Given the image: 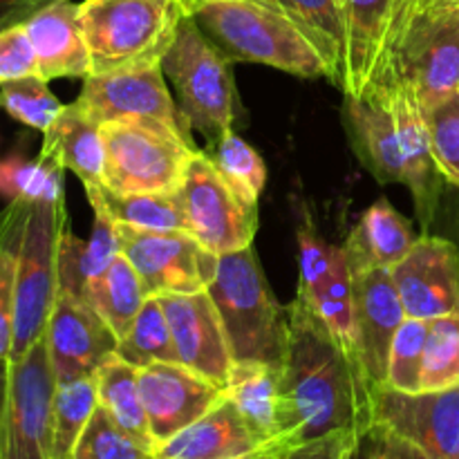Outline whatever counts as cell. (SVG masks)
<instances>
[{
  "label": "cell",
  "instance_id": "6da1fadb",
  "mask_svg": "<svg viewBox=\"0 0 459 459\" xmlns=\"http://www.w3.org/2000/svg\"><path fill=\"white\" fill-rule=\"evenodd\" d=\"M290 446L336 433H361L377 421L375 393L361 357L334 339L305 296L287 305L282 354Z\"/></svg>",
  "mask_w": 459,
  "mask_h": 459
},
{
  "label": "cell",
  "instance_id": "7a4b0ae2",
  "mask_svg": "<svg viewBox=\"0 0 459 459\" xmlns=\"http://www.w3.org/2000/svg\"><path fill=\"white\" fill-rule=\"evenodd\" d=\"M193 18L229 63H263L300 79L330 81V67L307 36L267 0H209Z\"/></svg>",
  "mask_w": 459,
  "mask_h": 459
},
{
  "label": "cell",
  "instance_id": "3957f363",
  "mask_svg": "<svg viewBox=\"0 0 459 459\" xmlns=\"http://www.w3.org/2000/svg\"><path fill=\"white\" fill-rule=\"evenodd\" d=\"M188 12L182 0H83L79 21L92 72L161 65Z\"/></svg>",
  "mask_w": 459,
  "mask_h": 459
},
{
  "label": "cell",
  "instance_id": "277c9868",
  "mask_svg": "<svg viewBox=\"0 0 459 459\" xmlns=\"http://www.w3.org/2000/svg\"><path fill=\"white\" fill-rule=\"evenodd\" d=\"M206 291L222 318L233 361L282 363L287 307L273 299L254 247L220 255Z\"/></svg>",
  "mask_w": 459,
  "mask_h": 459
},
{
  "label": "cell",
  "instance_id": "5b68a950",
  "mask_svg": "<svg viewBox=\"0 0 459 459\" xmlns=\"http://www.w3.org/2000/svg\"><path fill=\"white\" fill-rule=\"evenodd\" d=\"M101 137L103 184L119 193H178L197 152L193 139L152 119L106 121Z\"/></svg>",
  "mask_w": 459,
  "mask_h": 459
},
{
  "label": "cell",
  "instance_id": "8992f818",
  "mask_svg": "<svg viewBox=\"0 0 459 459\" xmlns=\"http://www.w3.org/2000/svg\"><path fill=\"white\" fill-rule=\"evenodd\" d=\"M229 65L193 16L184 18L178 39L161 61L188 124L209 143L233 130L236 121L238 94Z\"/></svg>",
  "mask_w": 459,
  "mask_h": 459
},
{
  "label": "cell",
  "instance_id": "52a82bcc",
  "mask_svg": "<svg viewBox=\"0 0 459 459\" xmlns=\"http://www.w3.org/2000/svg\"><path fill=\"white\" fill-rule=\"evenodd\" d=\"M67 229L65 200L31 202L16 247V312L12 359L45 336L58 294V242Z\"/></svg>",
  "mask_w": 459,
  "mask_h": 459
},
{
  "label": "cell",
  "instance_id": "ba28073f",
  "mask_svg": "<svg viewBox=\"0 0 459 459\" xmlns=\"http://www.w3.org/2000/svg\"><path fill=\"white\" fill-rule=\"evenodd\" d=\"M345 58L339 88L348 99L385 97L394 85V56L412 16V0H339Z\"/></svg>",
  "mask_w": 459,
  "mask_h": 459
},
{
  "label": "cell",
  "instance_id": "9c48e42d",
  "mask_svg": "<svg viewBox=\"0 0 459 459\" xmlns=\"http://www.w3.org/2000/svg\"><path fill=\"white\" fill-rule=\"evenodd\" d=\"M54 393L56 377L43 336L22 357L9 361L0 459H52Z\"/></svg>",
  "mask_w": 459,
  "mask_h": 459
},
{
  "label": "cell",
  "instance_id": "30bf717a",
  "mask_svg": "<svg viewBox=\"0 0 459 459\" xmlns=\"http://www.w3.org/2000/svg\"><path fill=\"white\" fill-rule=\"evenodd\" d=\"M175 195L182 206L184 231L211 254H231L254 245L258 209L224 182L204 151L195 152Z\"/></svg>",
  "mask_w": 459,
  "mask_h": 459
},
{
  "label": "cell",
  "instance_id": "8fae6325",
  "mask_svg": "<svg viewBox=\"0 0 459 459\" xmlns=\"http://www.w3.org/2000/svg\"><path fill=\"white\" fill-rule=\"evenodd\" d=\"M394 81L412 88L421 108L459 90V4L412 12L394 56Z\"/></svg>",
  "mask_w": 459,
  "mask_h": 459
},
{
  "label": "cell",
  "instance_id": "7c38bea8",
  "mask_svg": "<svg viewBox=\"0 0 459 459\" xmlns=\"http://www.w3.org/2000/svg\"><path fill=\"white\" fill-rule=\"evenodd\" d=\"M121 254L128 258L148 296L206 291L218 272L211 254L186 231H142L117 224Z\"/></svg>",
  "mask_w": 459,
  "mask_h": 459
},
{
  "label": "cell",
  "instance_id": "4fadbf2b",
  "mask_svg": "<svg viewBox=\"0 0 459 459\" xmlns=\"http://www.w3.org/2000/svg\"><path fill=\"white\" fill-rule=\"evenodd\" d=\"M161 65L90 74L76 101L101 124L115 119H152L191 139V124L166 85Z\"/></svg>",
  "mask_w": 459,
  "mask_h": 459
},
{
  "label": "cell",
  "instance_id": "5bb4252c",
  "mask_svg": "<svg viewBox=\"0 0 459 459\" xmlns=\"http://www.w3.org/2000/svg\"><path fill=\"white\" fill-rule=\"evenodd\" d=\"M139 393L155 446L204 417L224 399L222 385L178 361L152 363L139 370Z\"/></svg>",
  "mask_w": 459,
  "mask_h": 459
},
{
  "label": "cell",
  "instance_id": "9a60e30c",
  "mask_svg": "<svg viewBox=\"0 0 459 459\" xmlns=\"http://www.w3.org/2000/svg\"><path fill=\"white\" fill-rule=\"evenodd\" d=\"M375 417L430 459H459V385L417 394L384 385L375 393Z\"/></svg>",
  "mask_w": 459,
  "mask_h": 459
},
{
  "label": "cell",
  "instance_id": "2e32d148",
  "mask_svg": "<svg viewBox=\"0 0 459 459\" xmlns=\"http://www.w3.org/2000/svg\"><path fill=\"white\" fill-rule=\"evenodd\" d=\"M390 273L406 316L433 321L459 314V251L453 242L424 233Z\"/></svg>",
  "mask_w": 459,
  "mask_h": 459
},
{
  "label": "cell",
  "instance_id": "e0dca14e",
  "mask_svg": "<svg viewBox=\"0 0 459 459\" xmlns=\"http://www.w3.org/2000/svg\"><path fill=\"white\" fill-rule=\"evenodd\" d=\"M45 343L56 384H65L92 377L117 352L119 339L83 299L58 291L45 327Z\"/></svg>",
  "mask_w": 459,
  "mask_h": 459
},
{
  "label": "cell",
  "instance_id": "ac0fdd59",
  "mask_svg": "<svg viewBox=\"0 0 459 459\" xmlns=\"http://www.w3.org/2000/svg\"><path fill=\"white\" fill-rule=\"evenodd\" d=\"M164 307L178 361L218 385H227L233 368L222 318L209 291L157 296Z\"/></svg>",
  "mask_w": 459,
  "mask_h": 459
},
{
  "label": "cell",
  "instance_id": "d6986e66",
  "mask_svg": "<svg viewBox=\"0 0 459 459\" xmlns=\"http://www.w3.org/2000/svg\"><path fill=\"white\" fill-rule=\"evenodd\" d=\"M354 282V327L357 350L375 388H384L388 375L390 348L397 330L406 321L402 296L385 267L363 269L352 273Z\"/></svg>",
  "mask_w": 459,
  "mask_h": 459
},
{
  "label": "cell",
  "instance_id": "ffe728a7",
  "mask_svg": "<svg viewBox=\"0 0 459 459\" xmlns=\"http://www.w3.org/2000/svg\"><path fill=\"white\" fill-rule=\"evenodd\" d=\"M388 97L399 130L403 184L411 188L417 215H420L421 224L429 229V224L435 218V211H437L439 184H442L444 178L439 175L433 160V151H430L424 110H421L411 85L403 83V81H394Z\"/></svg>",
  "mask_w": 459,
  "mask_h": 459
},
{
  "label": "cell",
  "instance_id": "44dd1931",
  "mask_svg": "<svg viewBox=\"0 0 459 459\" xmlns=\"http://www.w3.org/2000/svg\"><path fill=\"white\" fill-rule=\"evenodd\" d=\"M31 45L39 58V76L52 79H85L92 72L88 45L79 21V3L52 0L25 21Z\"/></svg>",
  "mask_w": 459,
  "mask_h": 459
},
{
  "label": "cell",
  "instance_id": "7402d4cb",
  "mask_svg": "<svg viewBox=\"0 0 459 459\" xmlns=\"http://www.w3.org/2000/svg\"><path fill=\"white\" fill-rule=\"evenodd\" d=\"M224 394L260 442L287 444V403L281 363L233 361Z\"/></svg>",
  "mask_w": 459,
  "mask_h": 459
},
{
  "label": "cell",
  "instance_id": "603a6c76",
  "mask_svg": "<svg viewBox=\"0 0 459 459\" xmlns=\"http://www.w3.org/2000/svg\"><path fill=\"white\" fill-rule=\"evenodd\" d=\"M264 446L224 394L204 417L155 451L157 459H233Z\"/></svg>",
  "mask_w": 459,
  "mask_h": 459
},
{
  "label": "cell",
  "instance_id": "cb8c5ba5",
  "mask_svg": "<svg viewBox=\"0 0 459 459\" xmlns=\"http://www.w3.org/2000/svg\"><path fill=\"white\" fill-rule=\"evenodd\" d=\"M345 124L359 160L375 175L377 182L403 184L399 130L388 94L372 99L345 97Z\"/></svg>",
  "mask_w": 459,
  "mask_h": 459
},
{
  "label": "cell",
  "instance_id": "d4e9b609",
  "mask_svg": "<svg viewBox=\"0 0 459 459\" xmlns=\"http://www.w3.org/2000/svg\"><path fill=\"white\" fill-rule=\"evenodd\" d=\"M43 160L63 170H72L85 186L103 184V137L101 121L79 101L63 108L52 126L43 133Z\"/></svg>",
  "mask_w": 459,
  "mask_h": 459
},
{
  "label": "cell",
  "instance_id": "484cf974",
  "mask_svg": "<svg viewBox=\"0 0 459 459\" xmlns=\"http://www.w3.org/2000/svg\"><path fill=\"white\" fill-rule=\"evenodd\" d=\"M417 242L408 220L390 204L388 200H377L363 211L357 227L350 231L343 251L352 273L372 267L393 269L402 263Z\"/></svg>",
  "mask_w": 459,
  "mask_h": 459
},
{
  "label": "cell",
  "instance_id": "4316f807",
  "mask_svg": "<svg viewBox=\"0 0 459 459\" xmlns=\"http://www.w3.org/2000/svg\"><path fill=\"white\" fill-rule=\"evenodd\" d=\"M94 211V229L90 240H81L70 229H65L58 242V291L83 299L85 290L121 254L117 224L103 211Z\"/></svg>",
  "mask_w": 459,
  "mask_h": 459
},
{
  "label": "cell",
  "instance_id": "83f0119b",
  "mask_svg": "<svg viewBox=\"0 0 459 459\" xmlns=\"http://www.w3.org/2000/svg\"><path fill=\"white\" fill-rule=\"evenodd\" d=\"M97 379L99 406L126 430L130 437L137 439L142 446L155 453V439L148 426L146 408L139 393V370L126 363L119 354H110L94 372Z\"/></svg>",
  "mask_w": 459,
  "mask_h": 459
},
{
  "label": "cell",
  "instance_id": "f1b7e54d",
  "mask_svg": "<svg viewBox=\"0 0 459 459\" xmlns=\"http://www.w3.org/2000/svg\"><path fill=\"white\" fill-rule=\"evenodd\" d=\"M92 209L103 211L115 224L142 231H184V213L175 193H119L106 184L85 186Z\"/></svg>",
  "mask_w": 459,
  "mask_h": 459
},
{
  "label": "cell",
  "instance_id": "f546056e",
  "mask_svg": "<svg viewBox=\"0 0 459 459\" xmlns=\"http://www.w3.org/2000/svg\"><path fill=\"white\" fill-rule=\"evenodd\" d=\"M83 300L106 321L112 334L121 341L142 312L148 294L133 264L128 263L124 254H119L115 263L106 269V273L85 290Z\"/></svg>",
  "mask_w": 459,
  "mask_h": 459
},
{
  "label": "cell",
  "instance_id": "4dcf8cb0",
  "mask_svg": "<svg viewBox=\"0 0 459 459\" xmlns=\"http://www.w3.org/2000/svg\"><path fill=\"white\" fill-rule=\"evenodd\" d=\"M281 9L316 48L330 67L332 85L339 88L345 58V27L339 0H267Z\"/></svg>",
  "mask_w": 459,
  "mask_h": 459
},
{
  "label": "cell",
  "instance_id": "1f68e13d",
  "mask_svg": "<svg viewBox=\"0 0 459 459\" xmlns=\"http://www.w3.org/2000/svg\"><path fill=\"white\" fill-rule=\"evenodd\" d=\"M99 406L97 379L81 377V379L56 384L54 393V437L52 459H72L79 437L85 426L92 420Z\"/></svg>",
  "mask_w": 459,
  "mask_h": 459
},
{
  "label": "cell",
  "instance_id": "d6a6232c",
  "mask_svg": "<svg viewBox=\"0 0 459 459\" xmlns=\"http://www.w3.org/2000/svg\"><path fill=\"white\" fill-rule=\"evenodd\" d=\"M307 303L325 321V325L330 327L336 341H341L345 348L359 352L357 327H354L352 269H350L348 258H345L343 247H334V260H332L330 273L316 290V294L307 299Z\"/></svg>",
  "mask_w": 459,
  "mask_h": 459
},
{
  "label": "cell",
  "instance_id": "836d02e7",
  "mask_svg": "<svg viewBox=\"0 0 459 459\" xmlns=\"http://www.w3.org/2000/svg\"><path fill=\"white\" fill-rule=\"evenodd\" d=\"M204 152L213 161V166L222 175L224 182L247 204L258 209L260 193H263L264 184H267V169H264L260 152L251 143H247L240 134L233 133V130L222 134L218 142H211Z\"/></svg>",
  "mask_w": 459,
  "mask_h": 459
},
{
  "label": "cell",
  "instance_id": "e575fe53",
  "mask_svg": "<svg viewBox=\"0 0 459 459\" xmlns=\"http://www.w3.org/2000/svg\"><path fill=\"white\" fill-rule=\"evenodd\" d=\"M117 354L137 370L152 363L178 361L169 321L157 296H148L130 332L117 343Z\"/></svg>",
  "mask_w": 459,
  "mask_h": 459
},
{
  "label": "cell",
  "instance_id": "d590c367",
  "mask_svg": "<svg viewBox=\"0 0 459 459\" xmlns=\"http://www.w3.org/2000/svg\"><path fill=\"white\" fill-rule=\"evenodd\" d=\"M0 195L9 202H63V169L43 157H7L0 161Z\"/></svg>",
  "mask_w": 459,
  "mask_h": 459
},
{
  "label": "cell",
  "instance_id": "8d00e7d4",
  "mask_svg": "<svg viewBox=\"0 0 459 459\" xmlns=\"http://www.w3.org/2000/svg\"><path fill=\"white\" fill-rule=\"evenodd\" d=\"M420 385L421 393H437L459 385V314L429 321Z\"/></svg>",
  "mask_w": 459,
  "mask_h": 459
},
{
  "label": "cell",
  "instance_id": "74e56055",
  "mask_svg": "<svg viewBox=\"0 0 459 459\" xmlns=\"http://www.w3.org/2000/svg\"><path fill=\"white\" fill-rule=\"evenodd\" d=\"M0 108L22 126L45 133L65 106L54 97L48 81L40 76H27L0 85Z\"/></svg>",
  "mask_w": 459,
  "mask_h": 459
},
{
  "label": "cell",
  "instance_id": "f35d334b",
  "mask_svg": "<svg viewBox=\"0 0 459 459\" xmlns=\"http://www.w3.org/2000/svg\"><path fill=\"white\" fill-rule=\"evenodd\" d=\"M426 339H429V321L406 316V321L394 334L393 348H390L385 388L406 394L421 393L420 381Z\"/></svg>",
  "mask_w": 459,
  "mask_h": 459
},
{
  "label": "cell",
  "instance_id": "ab89813d",
  "mask_svg": "<svg viewBox=\"0 0 459 459\" xmlns=\"http://www.w3.org/2000/svg\"><path fill=\"white\" fill-rule=\"evenodd\" d=\"M421 110L435 166L448 184L459 188V90Z\"/></svg>",
  "mask_w": 459,
  "mask_h": 459
},
{
  "label": "cell",
  "instance_id": "60d3db41",
  "mask_svg": "<svg viewBox=\"0 0 459 459\" xmlns=\"http://www.w3.org/2000/svg\"><path fill=\"white\" fill-rule=\"evenodd\" d=\"M72 459H157L155 453L130 437L117 421L97 406L92 420L85 426L83 435L74 448Z\"/></svg>",
  "mask_w": 459,
  "mask_h": 459
},
{
  "label": "cell",
  "instance_id": "b9f144b4",
  "mask_svg": "<svg viewBox=\"0 0 459 459\" xmlns=\"http://www.w3.org/2000/svg\"><path fill=\"white\" fill-rule=\"evenodd\" d=\"M334 260V245H327L309 220H305L299 229V267H300V285L299 294L305 299H312L318 287L327 278Z\"/></svg>",
  "mask_w": 459,
  "mask_h": 459
},
{
  "label": "cell",
  "instance_id": "7bdbcfd3",
  "mask_svg": "<svg viewBox=\"0 0 459 459\" xmlns=\"http://www.w3.org/2000/svg\"><path fill=\"white\" fill-rule=\"evenodd\" d=\"M27 76H39V58L22 22L0 31V85Z\"/></svg>",
  "mask_w": 459,
  "mask_h": 459
},
{
  "label": "cell",
  "instance_id": "ee69618b",
  "mask_svg": "<svg viewBox=\"0 0 459 459\" xmlns=\"http://www.w3.org/2000/svg\"><path fill=\"white\" fill-rule=\"evenodd\" d=\"M18 233L0 245V359L12 357L13 312H16V247Z\"/></svg>",
  "mask_w": 459,
  "mask_h": 459
},
{
  "label": "cell",
  "instance_id": "f6af8a7d",
  "mask_svg": "<svg viewBox=\"0 0 459 459\" xmlns=\"http://www.w3.org/2000/svg\"><path fill=\"white\" fill-rule=\"evenodd\" d=\"M357 435L354 430H336V433L290 446L281 459H348Z\"/></svg>",
  "mask_w": 459,
  "mask_h": 459
},
{
  "label": "cell",
  "instance_id": "bcb514c9",
  "mask_svg": "<svg viewBox=\"0 0 459 459\" xmlns=\"http://www.w3.org/2000/svg\"><path fill=\"white\" fill-rule=\"evenodd\" d=\"M385 444V426L375 421L366 430L357 435L352 448H350L348 459H384Z\"/></svg>",
  "mask_w": 459,
  "mask_h": 459
},
{
  "label": "cell",
  "instance_id": "7dc6e473",
  "mask_svg": "<svg viewBox=\"0 0 459 459\" xmlns=\"http://www.w3.org/2000/svg\"><path fill=\"white\" fill-rule=\"evenodd\" d=\"M49 3L52 0H0V31L13 25H22Z\"/></svg>",
  "mask_w": 459,
  "mask_h": 459
},
{
  "label": "cell",
  "instance_id": "c3c4849f",
  "mask_svg": "<svg viewBox=\"0 0 459 459\" xmlns=\"http://www.w3.org/2000/svg\"><path fill=\"white\" fill-rule=\"evenodd\" d=\"M31 202H21L13 200L9 202V206L4 211H0V245L12 238H16L22 231V222H25L27 209H30Z\"/></svg>",
  "mask_w": 459,
  "mask_h": 459
},
{
  "label": "cell",
  "instance_id": "681fc988",
  "mask_svg": "<svg viewBox=\"0 0 459 459\" xmlns=\"http://www.w3.org/2000/svg\"><path fill=\"white\" fill-rule=\"evenodd\" d=\"M384 459H430V457L426 455L417 444H412L411 439L402 437V435L385 429Z\"/></svg>",
  "mask_w": 459,
  "mask_h": 459
},
{
  "label": "cell",
  "instance_id": "f907efd6",
  "mask_svg": "<svg viewBox=\"0 0 459 459\" xmlns=\"http://www.w3.org/2000/svg\"><path fill=\"white\" fill-rule=\"evenodd\" d=\"M287 448H290V444L272 442V444H264V446L255 448V451L247 453V455L233 457V459H281V455L287 451Z\"/></svg>",
  "mask_w": 459,
  "mask_h": 459
},
{
  "label": "cell",
  "instance_id": "816d5d0a",
  "mask_svg": "<svg viewBox=\"0 0 459 459\" xmlns=\"http://www.w3.org/2000/svg\"><path fill=\"white\" fill-rule=\"evenodd\" d=\"M7 384H9V359H0V421H3L4 402H7Z\"/></svg>",
  "mask_w": 459,
  "mask_h": 459
},
{
  "label": "cell",
  "instance_id": "f5cc1de1",
  "mask_svg": "<svg viewBox=\"0 0 459 459\" xmlns=\"http://www.w3.org/2000/svg\"><path fill=\"white\" fill-rule=\"evenodd\" d=\"M442 4H459V0H412V12L426 7H442Z\"/></svg>",
  "mask_w": 459,
  "mask_h": 459
},
{
  "label": "cell",
  "instance_id": "db71d44e",
  "mask_svg": "<svg viewBox=\"0 0 459 459\" xmlns=\"http://www.w3.org/2000/svg\"><path fill=\"white\" fill-rule=\"evenodd\" d=\"M204 3H209V0H182V4H184V9L188 12V16H193V12H195V9Z\"/></svg>",
  "mask_w": 459,
  "mask_h": 459
}]
</instances>
